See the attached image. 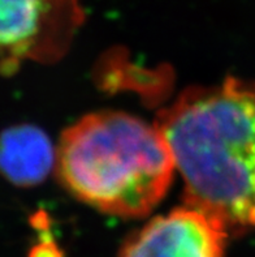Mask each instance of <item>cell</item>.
Segmentation results:
<instances>
[{
    "label": "cell",
    "instance_id": "1",
    "mask_svg": "<svg viewBox=\"0 0 255 257\" xmlns=\"http://www.w3.org/2000/svg\"><path fill=\"white\" fill-rule=\"evenodd\" d=\"M155 125L184 180L185 205L228 230L255 227V82L230 77L189 88Z\"/></svg>",
    "mask_w": 255,
    "mask_h": 257
},
{
    "label": "cell",
    "instance_id": "2",
    "mask_svg": "<svg viewBox=\"0 0 255 257\" xmlns=\"http://www.w3.org/2000/svg\"><path fill=\"white\" fill-rule=\"evenodd\" d=\"M55 169L77 199L123 218L149 214L176 171L155 124L121 111L93 112L67 128L56 149Z\"/></svg>",
    "mask_w": 255,
    "mask_h": 257
},
{
    "label": "cell",
    "instance_id": "3",
    "mask_svg": "<svg viewBox=\"0 0 255 257\" xmlns=\"http://www.w3.org/2000/svg\"><path fill=\"white\" fill-rule=\"evenodd\" d=\"M84 19L81 0H0V69L60 60Z\"/></svg>",
    "mask_w": 255,
    "mask_h": 257
},
{
    "label": "cell",
    "instance_id": "4",
    "mask_svg": "<svg viewBox=\"0 0 255 257\" xmlns=\"http://www.w3.org/2000/svg\"><path fill=\"white\" fill-rule=\"evenodd\" d=\"M228 231L216 217L184 205L147 222L119 257H225Z\"/></svg>",
    "mask_w": 255,
    "mask_h": 257
},
{
    "label": "cell",
    "instance_id": "5",
    "mask_svg": "<svg viewBox=\"0 0 255 257\" xmlns=\"http://www.w3.org/2000/svg\"><path fill=\"white\" fill-rule=\"evenodd\" d=\"M56 166V149L42 130L20 124L0 135V173L15 186H37Z\"/></svg>",
    "mask_w": 255,
    "mask_h": 257
},
{
    "label": "cell",
    "instance_id": "6",
    "mask_svg": "<svg viewBox=\"0 0 255 257\" xmlns=\"http://www.w3.org/2000/svg\"><path fill=\"white\" fill-rule=\"evenodd\" d=\"M28 257H64L55 241L43 240L33 247Z\"/></svg>",
    "mask_w": 255,
    "mask_h": 257
}]
</instances>
